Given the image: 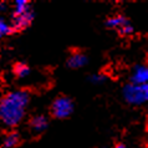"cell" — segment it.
<instances>
[{
  "label": "cell",
  "mask_w": 148,
  "mask_h": 148,
  "mask_svg": "<svg viewBox=\"0 0 148 148\" xmlns=\"http://www.w3.org/2000/svg\"><path fill=\"white\" fill-rule=\"evenodd\" d=\"M29 93L26 91H11L0 100V120L9 127H15L23 121L29 106Z\"/></svg>",
  "instance_id": "6da1fadb"
},
{
  "label": "cell",
  "mask_w": 148,
  "mask_h": 148,
  "mask_svg": "<svg viewBox=\"0 0 148 148\" xmlns=\"http://www.w3.org/2000/svg\"><path fill=\"white\" fill-rule=\"evenodd\" d=\"M123 97L131 105H142L148 100V85L127 84L123 87Z\"/></svg>",
  "instance_id": "7a4b0ae2"
},
{
  "label": "cell",
  "mask_w": 148,
  "mask_h": 148,
  "mask_svg": "<svg viewBox=\"0 0 148 148\" xmlns=\"http://www.w3.org/2000/svg\"><path fill=\"white\" fill-rule=\"evenodd\" d=\"M72 111H73V103L69 97L56 98L54 101V103H52V107H51L52 116L56 118H60V120L69 117L70 114L72 113Z\"/></svg>",
  "instance_id": "3957f363"
},
{
  "label": "cell",
  "mask_w": 148,
  "mask_h": 148,
  "mask_svg": "<svg viewBox=\"0 0 148 148\" xmlns=\"http://www.w3.org/2000/svg\"><path fill=\"white\" fill-rule=\"evenodd\" d=\"M34 20V13L31 9H29L25 13L21 14H14L13 15V21H11V29L13 30H23V29L27 27Z\"/></svg>",
  "instance_id": "277c9868"
},
{
  "label": "cell",
  "mask_w": 148,
  "mask_h": 148,
  "mask_svg": "<svg viewBox=\"0 0 148 148\" xmlns=\"http://www.w3.org/2000/svg\"><path fill=\"white\" fill-rule=\"evenodd\" d=\"M148 81V67L145 65L136 66L131 75V84L134 85H147Z\"/></svg>",
  "instance_id": "5b68a950"
},
{
  "label": "cell",
  "mask_w": 148,
  "mask_h": 148,
  "mask_svg": "<svg viewBox=\"0 0 148 148\" xmlns=\"http://www.w3.org/2000/svg\"><path fill=\"white\" fill-rule=\"evenodd\" d=\"M87 62H88L87 56L82 54V52H73L67 59V66L70 69H81L85 65H87Z\"/></svg>",
  "instance_id": "8992f818"
},
{
  "label": "cell",
  "mask_w": 148,
  "mask_h": 148,
  "mask_svg": "<svg viewBox=\"0 0 148 148\" xmlns=\"http://www.w3.org/2000/svg\"><path fill=\"white\" fill-rule=\"evenodd\" d=\"M47 118L45 116H41V114H39V116H35L31 118L30 121V126L31 128L35 131V132H42L44 130L47 128Z\"/></svg>",
  "instance_id": "52a82bcc"
},
{
  "label": "cell",
  "mask_w": 148,
  "mask_h": 148,
  "mask_svg": "<svg viewBox=\"0 0 148 148\" xmlns=\"http://www.w3.org/2000/svg\"><path fill=\"white\" fill-rule=\"evenodd\" d=\"M130 21L127 20L126 18H123L121 15H117V16H112V18H110L107 21H106V25L108 27H112V29H122L125 25H127Z\"/></svg>",
  "instance_id": "ba28073f"
},
{
  "label": "cell",
  "mask_w": 148,
  "mask_h": 148,
  "mask_svg": "<svg viewBox=\"0 0 148 148\" xmlns=\"http://www.w3.org/2000/svg\"><path fill=\"white\" fill-rule=\"evenodd\" d=\"M14 72H15V76H18L19 79H25V77L29 76V73H30V69H29L26 64L19 62L14 67Z\"/></svg>",
  "instance_id": "9c48e42d"
},
{
  "label": "cell",
  "mask_w": 148,
  "mask_h": 148,
  "mask_svg": "<svg viewBox=\"0 0 148 148\" xmlns=\"http://www.w3.org/2000/svg\"><path fill=\"white\" fill-rule=\"evenodd\" d=\"M19 143V134L16 132L9 133L4 139V147L5 148H13Z\"/></svg>",
  "instance_id": "30bf717a"
},
{
  "label": "cell",
  "mask_w": 148,
  "mask_h": 148,
  "mask_svg": "<svg viewBox=\"0 0 148 148\" xmlns=\"http://www.w3.org/2000/svg\"><path fill=\"white\" fill-rule=\"evenodd\" d=\"M11 31H13V29H11L10 23H8L3 16H0V39L8 36Z\"/></svg>",
  "instance_id": "8fae6325"
},
{
  "label": "cell",
  "mask_w": 148,
  "mask_h": 148,
  "mask_svg": "<svg viewBox=\"0 0 148 148\" xmlns=\"http://www.w3.org/2000/svg\"><path fill=\"white\" fill-rule=\"evenodd\" d=\"M30 9V5H29V1L26 0H16L15 1V10H14V14H21V13H25Z\"/></svg>",
  "instance_id": "7c38bea8"
},
{
  "label": "cell",
  "mask_w": 148,
  "mask_h": 148,
  "mask_svg": "<svg viewBox=\"0 0 148 148\" xmlns=\"http://www.w3.org/2000/svg\"><path fill=\"white\" fill-rule=\"evenodd\" d=\"M106 80H107V77H106L103 73H95V75L90 77V81L95 85H101V84H103Z\"/></svg>",
  "instance_id": "4fadbf2b"
},
{
  "label": "cell",
  "mask_w": 148,
  "mask_h": 148,
  "mask_svg": "<svg viewBox=\"0 0 148 148\" xmlns=\"http://www.w3.org/2000/svg\"><path fill=\"white\" fill-rule=\"evenodd\" d=\"M118 31H120V34H121V35H131V34L133 32V26L128 23L127 25H125L122 29H120Z\"/></svg>",
  "instance_id": "5bb4252c"
},
{
  "label": "cell",
  "mask_w": 148,
  "mask_h": 148,
  "mask_svg": "<svg viewBox=\"0 0 148 148\" xmlns=\"http://www.w3.org/2000/svg\"><path fill=\"white\" fill-rule=\"evenodd\" d=\"M5 10H6V4L0 1V13H3V11H5Z\"/></svg>",
  "instance_id": "9a60e30c"
},
{
  "label": "cell",
  "mask_w": 148,
  "mask_h": 148,
  "mask_svg": "<svg viewBox=\"0 0 148 148\" xmlns=\"http://www.w3.org/2000/svg\"><path fill=\"white\" fill-rule=\"evenodd\" d=\"M114 148H126V146H125V145H117Z\"/></svg>",
  "instance_id": "2e32d148"
}]
</instances>
